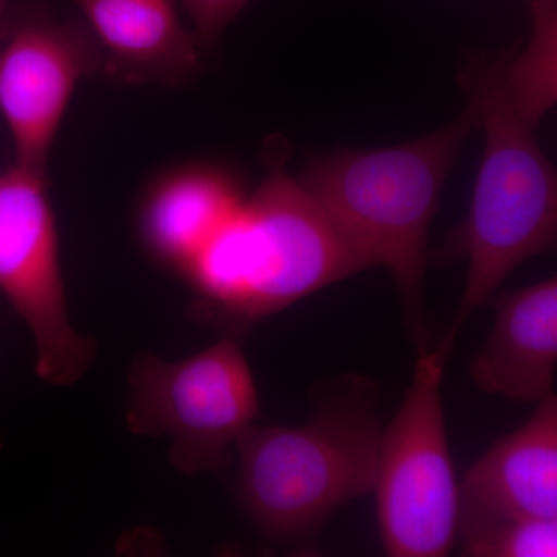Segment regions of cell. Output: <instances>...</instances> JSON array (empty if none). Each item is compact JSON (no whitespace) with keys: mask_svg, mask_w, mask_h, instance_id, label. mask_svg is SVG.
Instances as JSON below:
<instances>
[{"mask_svg":"<svg viewBox=\"0 0 557 557\" xmlns=\"http://www.w3.org/2000/svg\"><path fill=\"white\" fill-rule=\"evenodd\" d=\"M269 174L251 199L183 273L201 317L239 336L256 322L372 269L298 177L285 150H271Z\"/></svg>","mask_w":557,"mask_h":557,"instance_id":"6da1fadb","label":"cell"},{"mask_svg":"<svg viewBox=\"0 0 557 557\" xmlns=\"http://www.w3.org/2000/svg\"><path fill=\"white\" fill-rule=\"evenodd\" d=\"M381 434L375 381L355 373L325 381L306 424H252L237 440L245 515L267 541L314 547L339 508L372 493Z\"/></svg>","mask_w":557,"mask_h":557,"instance_id":"7a4b0ae2","label":"cell"},{"mask_svg":"<svg viewBox=\"0 0 557 557\" xmlns=\"http://www.w3.org/2000/svg\"><path fill=\"white\" fill-rule=\"evenodd\" d=\"M475 127L478 112L468 101L442 129L388 148L318 153L298 177L370 267L392 274L417 351L429 347L424 285L432 220Z\"/></svg>","mask_w":557,"mask_h":557,"instance_id":"3957f363","label":"cell"},{"mask_svg":"<svg viewBox=\"0 0 557 557\" xmlns=\"http://www.w3.org/2000/svg\"><path fill=\"white\" fill-rule=\"evenodd\" d=\"M509 54L474 58L461 75L485 134V149L457 237V251L467 259L463 293L453 324L437 344L448 355L468 319L509 274L556 245V172L534 137L536 126L509 90Z\"/></svg>","mask_w":557,"mask_h":557,"instance_id":"277c9868","label":"cell"},{"mask_svg":"<svg viewBox=\"0 0 557 557\" xmlns=\"http://www.w3.org/2000/svg\"><path fill=\"white\" fill-rule=\"evenodd\" d=\"M126 424L135 435L171 440L172 467L186 475L223 471L259 416V392L239 336L168 361L143 351L127 372Z\"/></svg>","mask_w":557,"mask_h":557,"instance_id":"5b68a950","label":"cell"},{"mask_svg":"<svg viewBox=\"0 0 557 557\" xmlns=\"http://www.w3.org/2000/svg\"><path fill=\"white\" fill-rule=\"evenodd\" d=\"M448 361L437 346L417 351L405 399L381 434L373 491L387 556H448L458 537V482L442 392Z\"/></svg>","mask_w":557,"mask_h":557,"instance_id":"8992f818","label":"cell"},{"mask_svg":"<svg viewBox=\"0 0 557 557\" xmlns=\"http://www.w3.org/2000/svg\"><path fill=\"white\" fill-rule=\"evenodd\" d=\"M42 177L20 166L0 177V292L30 329L36 375L65 387L86 375L98 344L70 321Z\"/></svg>","mask_w":557,"mask_h":557,"instance_id":"52a82bcc","label":"cell"},{"mask_svg":"<svg viewBox=\"0 0 557 557\" xmlns=\"http://www.w3.org/2000/svg\"><path fill=\"white\" fill-rule=\"evenodd\" d=\"M100 62L76 24L33 20L13 33L0 51V110L13 135L16 166L44 175L76 84Z\"/></svg>","mask_w":557,"mask_h":557,"instance_id":"ba28073f","label":"cell"},{"mask_svg":"<svg viewBox=\"0 0 557 557\" xmlns=\"http://www.w3.org/2000/svg\"><path fill=\"white\" fill-rule=\"evenodd\" d=\"M557 519V399L494 443L458 483V530L508 519Z\"/></svg>","mask_w":557,"mask_h":557,"instance_id":"9c48e42d","label":"cell"},{"mask_svg":"<svg viewBox=\"0 0 557 557\" xmlns=\"http://www.w3.org/2000/svg\"><path fill=\"white\" fill-rule=\"evenodd\" d=\"M494 309L493 330L472 359V380L486 394L537 405L555 386L556 277L498 296Z\"/></svg>","mask_w":557,"mask_h":557,"instance_id":"30bf717a","label":"cell"},{"mask_svg":"<svg viewBox=\"0 0 557 557\" xmlns=\"http://www.w3.org/2000/svg\"><path fill=\"white\" fill-rule=\"evenodd\" d=\"M108 50V72L127 81H178L199 69V42L171 0H72Z\"/></svg>","mask_w":557,"mask_h":557,"instance_id":"8fae6325","label":"cell"},{"mask_svg":"<svg viewBox=\"0 0 557 557\" xmlns=\"http://www.w3.org/2000/svg\"><path fill=\"white\" fill-rule=\"evenodd\" d=\"M242 201L239 189L222 172H182L150 194L141 214L143 239L156 258L183 274Z\"/></svg>","mask_w":557,"mask_h":557,"instance_id":"7c38bea8","label":"cell"},{"mask_svg":"<svg viewBox=\"0 0 557 557\" xmlns=\"http://www.w3.org/2000/svg\"><path fill=\"white\" fill-rule=\"evenodd\" d=\"M528 2L533 14V35L523 54H509L507 81L516 106L537 126L556 102L557 0Z\"/></svg>","mask_w":557,"mask_h":557,"instance_id":"4fadbf2b","label":"cell"},{"mask_svg":"<svg viewBox=\"0 0 557 557\" xmlns=\"http://www.w3.org/2000/svg\"><path fill=\"white\" fill-rule=\"evenodd\" d=\"M461 555L556 557L557 519H508L461 528Z\"/></svg>","mask_w":557,"mask_h":557,"instance_id":"5bb4252c","label":"cell"},{"mask_svg":"<svg viewBox=\"0 0 557 557\" xmlns=\"http://www.w3.org/2000/svg\"><path fill=\"white\" fill-rule=\"evenodd\" d=\"M196 25L199 46H211L249 0H182Z\"/></svg>","mask_w":557,"mask_h":557,"instance_id":"9a60e30c","label":"cell"},{"mask_svg":"<svg viewBox=\"0 0 557 557\" xmlns=\"http://www.w3.org/2000/svg\"><path fill=\"white\" fill-rule=\"evenodd\" d=\"M7 0H0V22H2L3 10H5Z\"/></svg>","mask_w":557,"mask_h":557,"instance_id":"2e32d148","label":"cell"}]
</instances>
